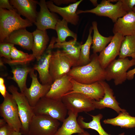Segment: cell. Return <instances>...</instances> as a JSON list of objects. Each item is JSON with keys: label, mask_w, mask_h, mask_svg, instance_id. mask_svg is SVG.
<instances>
[{"label": "cell", "mask_w": 135, "mask_h": 135, "mask_svg": "<svg viewBox=\"0 0 135 135\" xmlns=\"http://www.w3.org/2000/svg\"><path fill=\"white\" fill-rule=\"evenodd\" d=\"M8 89L13 96L18 106L22 125L20 132L24 135H28L30 124L35 115L32 107L30 104L24 94L18 92L16 87L11 85L8 86Z\"/></svg>", "instance_id": "5"}, {"label": "cell", "mask_w": 135, "mask_h": 135, "mask_svg": "<svg viewBox=\"0 0 135 135\" xmlns=\"http://www.w3.org/2000/svg\"><path fill=\"white\" fill-rule=\"evenodd\" d=\"M38 4L40 6V10L38 13L36 22L34 24L37 29L42 31L48 29L55 30L56 25L60 20L58 17L55 13L50 10L45 0H40Z\"/></svg>", "instance_id": "13"}, {"label": "cell", "mask_w": 135, "mask_h": 135, "mask_svg": "<svg viewBox=\"0 0 135 135\" xmlns=\"http://www.w3.org/2000/svg\"><path fill=\"white\" fill-rule=\"evenodd\" d=\"M14 131L8 124L0 127V135H11Z\"/></svg>", "instance_id": "34"}, {"label": "cell", "mask_w": 135, "mask_h": 135, "mask_svg": "<svg viewBox=\"0 0 135 135\" xmlns=\"http://www.w3.org/2000/svg\"><path fill=\"white\" fill-rule=\"evenodd\" d=\"M114 34H120L125 36L135 34V13L128 12L119 18L114 23L112 29Z\"/></svg>", "instance_id": "20"}, {"label": "cell", "mask_w": 135, "mask_h": 135, "mask_svg": "<svg viewBox=\"0 0 135 135\" xmlns=\"http://www.w3.org/2000/svg\"></svg>", "instance_id": "46"}, {"label": "cell", "mask_w": 135, "mask_h": 135, "mask_svg": "<svg viewBox=\"0 0 135 135\" xmlns=\"http://www.w3.org/2000/svg\"><path fill=\"white\" fill-rule=\"evenodd\" d=\"M82 44L77 41V39H74L67 42L56 43L54 48L61 49L71 60L74 67L78 66Z\"/></svg>", "instance_id": "22"}, {"label": "cell", "mask_w": 135, "mask_h": 135, "mask_svg": "<svg viewBox=\"0 0 135 135\" xmlns=\"http://www.w3.org/2000/svg\"><path fill=\"white\" fill-rule=\"evenodd\" d=\"M72 78L67 74L56 80L45 96L54 99H61L64 96L72 90Z\"/></svg>", "instance_id": "19"}, {"label": "cell", "mask_w": 135, "mask_h": 135, "mask_svg": "<svg viewBox=\"0 0 135 135\" xmlns=\"http://www.w3.org/2000/svg\"><path fill=\"white\" fill-rule=\"evenodd\" d=\"M26 65L16 66L13 68L11 72L13 74L12 77L9 78L14 80L17 84L20 92H23L27 88L26 82L28 74L32 68L27 66Z\"/></svg>", "instance_id": "29"}, {"label": "cell", "mask_w": 135, "mask_h": 135, "mask_svg": "<svg viewBox=\"0 0 135 135\" xmlns=\"http://www.w3.org/2000/svg\"><path fill=\"white\" fill-rule=\"evenodd\" d=\"M58 120L45 115H35L30 124L28 135H54L59 128Z\"/></svg>", "instance_id": "6"}, {"label": "cell", "mask_w": 135, "mask_h": 135, "mask_svg": "<svg viewBox=\"0 0 135 135\" xmlns=\"http://www.w3.org/2000/svg\"><path fill=\"white\" fill-rule=\"evenodd\" d=\"M54 47L53 45L49 44L33 68L34 70L38 71L40 81L42 84L51 85L53 83L49 74V65Z\"/></svg>", "instance_id": "16"}, {"label": "cell", "mask_w": 135, "mask_h": 135, "mask_svg": "<svg viewBox=\"0 0 135 135\" xmlns=\"http://www.w3.org/2000/svg\"><path fill=\"white\" fill-rule=\"evenodd\" d=\"M118 114L114 118L105 119L103 121V123L126 128L135 127V117L130 115L126 110Z\"/></svg>", "instance_id": "25"}, {"label": "cell", "mask_w": 135, "mask_h": 135, "mask_svg": "<svg viewBox=\"0 0 135 135\" xmlns=\"http://www.w3.org/2000/svg\"><path fill=\"white\" fill-rule=\"evenodd\" d=\"M68 116L63 122L61 126L58 128L54 135H72L80 134L84 131L79 126L77 120L78 114L68 110Z\"/></svg>", "instance_id": "23"}, {"label": "cell", "mask_w": 135, "mask_h": 135, "mask_svg": "<svg viewBox=\"0 0 135 135\" xmlns=\"http://www.w3.org/2000/svg\"><path fill=\"white\" fill-rule=\"evenodd\" d=\"M16 9L9 10L0 8V42L14 31L32 26L33 24L27 19L22 18Z\"/></svg>", "instance_id": "2"}, {"label": "cell", "mask_w": 135, "mask_h": 135, "mask_svg": "<svg viewBox=\"0 0 135 135\" xmlns=\"http://www.w3.org/2000/svg\"><path fill=\"white\" fill-rule=\"evenodd\" d=\"M118 56L120 58L130 57L135 60V34L124 36Z\"/></svg>", "instance_id": "30"}, {"label": "cell", "mask_w": 135, "mask_h": 135, "mask_svg": "<svg viewBox=\"0 0 135 135\" xmlns=\"http://www.w3.org/2000/svg\"><path fill=\"white\" fill-rule=\"evenodd\" d=\"M32 34L34 41L32 50V54L38 61L47 48L49 38L46 30L36 29Z\"/></svg>", "instance_id": "24"}, {"label": "cell", "mask_w": 135, "mask_h": 135, "mask_svg": "<svg viewBox=\"0 0 135 135\" xmlns=\"http://www.w3.org/2000/svg\"><path fill=\"white\" fill-rule=\"evenodd\" d=\"M83 1L80 0L64 7L58 6L54 4L52 0L46 2L47 6L51 12L59 14L68 23L77 25L79 20V16L77 14L78 7Z\"/></svg>", "instance_id": "15"}, {"label": "cell", "mask_w": 135, "mask_h": 135, "mask_svg": "<svg viewBox=\"0 0 135 135\" xmlns=\"http://www.w3.org/2000/svg\"><path fill=\"white\" fill-rule=\"evenodd\" d=\"M78 135H90L87 131H85L82 133L78 134Z\"/></svg>", "instance_id": "42"}, {"label": "cell", "mask_w": 135, "mask_h": 135, "mask_svg": "<svg viewBox=\"0 0 135 135\" xmlns=\"http://www.w3.org/2000/svg\"><path fill=\"white\" fill-rule=\"evenodd\" d=\"M33 41L32 33L25 28L14 31L6 38L3 42L17 45L24 49L30 50L32 49Z\"/></svg>", "instance_id": "21"}, {"label": "cell", "mask_w": 135, "mask_h": 135, "mask_svg": "<svg viewBox=\"0 0 135 135\" xmlns=\"http://www.w3.org/2000/svg\"><path fill=\"white\" fill-rule=\"evenodd\" d=\"M92 24L94 33L92 48L93 53L97 54L98 52H100L106 46L107 44L110 43L113 36L108 37L103 36L98 31L96 22H92Z\"/></svg>", "instance_id": "27"}, {"label": "cell", "mask_w": 135, "mask_h": 135, "mask_svg": "<svg viewBox=\"0 0 135 135\" xmlns=\"http://www.w3.org/2000/svg\"><path fill=\"white\" fill-rule=\"evenodd\" d=\"M97 54L90 56V62L82 66L72 67L68 74L76 81L84 84H90L106 80L105 69L101 66Z\"/></svg>", "instance_id": "1"}, {"label": "cell", "mask_w": 135, "mask_h": 135, "mask_svg": "<svg viewBox=\"0 0 135 135\" xmlns=\"http://www.w3.org/2000/svg\"><path fill=\"white\" fill-rule=\"evenodd\" d=\"M10 60H7L4 58V62L10 65H26L35 58L32 54H28L18 50L14 46L10 53Z\"/></svg>", "instance_id": "28"}, {"label": "cell", "mask_w": 135, "mask_h": 135, "mask_svg": "<svg viewBox=\"0 0 135 135\" xmlns=\"http://www.w3.org/2000/svg\"><path fill=\"white\" fill-rule=\"evenodd\" d=\"M92 117V120L88 122L84 121V118L82 116H80L77 119V122L80 126L82 128L91 129L96 131L99 135H111L107 133L102 126L100 120L103 116L100 114L94 116L89 114ZM118 135H125L123 132Z\"/></svg>", "instance_id": "26"}, {"label": "cell", "mask_w": 135, "mask_h": 135, "mask_svg": "<svg viewBox=\"0 0 135 135\" xmlns=\"http://www.w3.org/2000/svg\"><path fill=\"white\" fill-rule=\"evenodd\" d=\"M71 81L72 86V90L66 94L80 93L97 101H99L104 96V89L99 82L90 84H84L79 83L72 78Z\"/></svg>", "instance_id": "14"}, {"label": "cell", "mask_w": 135, "mask_h": 135, "mask_svg": "<svg viewBox=\"0 0 135 135\" xmlns=\"http://www.w3.org/2000/svg\"><path fill=\"white\" fill-rule=\"evenodd\" d=\"M0 105V114L6 122L16 132H20L22 125L16 102L12 94L7 91Z\"/></svg>", "instance_id": "8"}, {"label": "cell", "mask_w": 135, "mask_h": 135, "mask_svg": "<svg viewBox=\"0 0 135 135\" xmlns=\"http://www.w3.org/2000/svg\"><path fill=\"white\" fill-rule=\"evenodd\" d=\"M99 82L103 88L104 95L103 98L99 101L92 100L95 109L101 110L106 108H109L114 110L118 114L126 110L119 106L120 104L114 96L113 91L109 85L104 81Z\"/></svg>", "instance_id": "17"}, {"label": "cell", "mask_w": 135, "mask_h": 135, "mask_svg": "<svg viewBox=\"0 0 135 135\" xmlns=\"http://www.w3.org/2000/svg\"><path fill=\"white\" fill-rule=\"evenodd\" d=\"M22 134L20 132H16L14 131L11 135H22Z\"/></svg>", "instance_id": "43"}, {"label": "cell", "mask_w": 135, "mask_h": 135, "mask_svg": "<svg viewBox=\"0 0 135 135\" xmlns=\"http://www.w3.org/2000/svg\"><path fill=\"white\" fill-rule=\"evenodd\" d=\"M0 8H7L9 10H14L16 9L11 5L8 0H0Z\"/></svg>", "instance_id": "35"}, {"label": "cell", "mask_w": 135, "mask_h": 135, "mask_svg": "<svg viewBox=\"0 0 135 135\" xmlns=\"http://www.w3.org/2000/svg\"><path fill=\"white\" fill-rule=\"evenodd\" d=\"M4 80L2 78H0V92L4 98L6 96L7 91L4 84Z\"/></svg>", "instance_id": "36"}, {"label": "cell", "mask_w": 135, "mask_h": 135, "mask_svg": "<svg viewBox=\"0 0 135 135\" xmlns=\"http://www.w3.org/2000/svg\"><path fill=\"white\" fill-rule=\"evenodd\" d=\"M73 63L70 59L60 50L52 51L49 65V74L53 83L67 74Z\"/></svg>", "instance_id": "9"}, {"label": "cell", "mask_w": 135, "mask_h": 135, "mask_svg": "<svg viewBox=\"0 0 135 135\" xmlns=\"http://www.w3.org/2000/svg\"><path fill=\"white\" fill-rule=\"evenodd\" d=\"M14 44L8 42H2L0 44V57H4L7 60H10V53Z\"/></svg>", "instance_id": "33"}, {"label": "cell", "mask_w": 135, "mask_h": 135, "mask_svg": "<svg viewBox=\"0 0 135 135\" xmlns=\"http://www.w3.org/2000/svg\"><path fill=\"white\" fill-rule=\"evenodd\" d=\"M35 115H48L63 122L68 110L61 99L56 100L44 96L32 107Z\"/></svg>", "instance_id": "3"}, {"label": "cell", "mask_w": 135, "mask_h": 135, "mask_svg": "<svg viewBox=\"0 0 135 135\" xmlns=\"http://www.w3.org/2000/svg\"><path fill=\"white\" fill-rule=\"evenodd\" d=\"M124 37L120 34H114L108 46L100 52L98 55V59L103 68L105 69L119 56L122 43Z\"/></svg>", "instance_id": "12"}, {"label": "cell", "mask_w": 135, "mask_h": 135, "mask_svg": "<svg viewBox=\"0 0 135 135\" xmlns=\"http://www.w3.org/2000/svg\"><path fill=\"white\" fill-rule=\"evenodd\" d=\"M34 70L33 68H31L29 73L32 78L30 86L29 88H26L23 93L32 107L36 105L40 98L46 96L51 86V85L40 84L38 80L37 73H35Z\"/></svg>", "instance_id": "11"}, {"label": "cell", "mask_w": 135, "mask_h": 135, "mask_svg": "<svg viewBox=\"0 0 135 135\" xmlns=\"http://www.w3.org/2000/svg\"><path fill=\"white\" fill-rule=\"evenodd\" d=\"M132 11L134 12L135 13V6L134 7V8H133Z\"/></svg>", "instance_id": "45"}, {"label": "cell", "mask_w": 135, "mask_h": 135, "mask_svg": "<svg viewBox=\"0 0 135 135\" xmlns=\"http://www.w3.org/2000/svg\"><path fill=\"white\" fill-rule=\"evenodd\" d=\"M109 1L110 2H117L118 0H109Z\"/></svg>", "instance_id": "44"}, {"label": "cell", "mask_w": 135, "mask_h": 135, "mask_svg": "<svg viewBox=\"0 0 135 135\" xmlns=\"http://www.w3.org/2000/svg\"><path fill=\"white\" fill-rule=\"evenodd\" d=\"M90 1L96 7L98 5V4L97 0H90Z\"/></svg>", "instance_id": "41"}, {"label": "cell", "mask_w": 135, "mask_h": 135, "mask_svg": "<svg viewBox=\"0 0 135 135\" xmlns=\"http://www.w3.org/2000/svg\"><path fill=\"white\" fill-rule=\"evenodd\" d=\"M130 11L124 0H119L115 4L111 3L109 0H103L94 8L84 10H78V14L82 13H90L100 16L107 17L114 23Z\"/></svg>", "instance_id": "4"}, {"label": "cell", "mask_w": 135, "mask_h": 135, "mask_svg": "<svg viewBox=\"0 0 135 135\" xmlns=\"http://www.w3.org/2000/svg\"><path fill=\"white\" fill-rule=\"evenodd\" d=\"M68 23L66 21L62 19V20L60 19L56 24L55 29L58 36L56 38V43L65 42L66 38L68 36H71L74 39H77V34L69 29Z\"/></svg>", "instance_id": "31"}, {"label": "cell", "mask_w": 135, "mask_h": 135, "mask_svg": "<svg viewBox=\"0 0 135 135\" xmlns=\"http://www.w3.org/2000/svg\"><path fill=\"white\" fill-rule=\"evenodd\" d=\"M92 30V27L91 26L89 30V34L86 42L81 46L78 66L86 65L91 61L90 56V49L92 44V38L91 34Z\"/></svg>", "instance_id": "32"}, {"label": "cell", "mask_w": 135, "mask_h": 135, "mask_svg": "<svg viewBox=\"0 0 135 135\" xmlns=\"http://www.w3.org/2000/svg\"><path fill=\"white\" fill-rule=\"evenodd\" d=\"M124 1L130 11H132L135 6V0H124Z\"/></svg>", "instance_id": "38"}, {"label": "cell", "mask_w": 135, "mask_h": 135, "mask_svg": "<svg viewBox=\"0 0 135 135\" xmlns=\"http://www.w3.org/2000/svg\"><path fill=\"white\" fill-rule=\"evenodd\" d=\"M135 74V68L128 71L127 73V79L131 80L134 78Z\"/></svg>", "instance_id": "39"}, {"label": "cell", "mask_w": 135, "mask_h": 135, "mask_svg": "<svg viewBox=\"0 0 135 135\" xmlns=\"http://www.w3.org/2000/svg\"><path fill=\"white\" fill-rule=\"evenodd\" d=\"M10 3L20 14L24 17L32 24H34L38 12L36 5L38 1L34 0H10Z\"/></svg>", "instance_id": "18"}, {"label": "cell", "mask_w": 135, "mask_h": 135, "mask_svg": "<svg viewBox=\"0 0 135 135\" xmlns=\"http://www.w3.org/2000/svg\"><path fill=\"white\" fill-rule=\"evenodd\" d=\"M6 123H7L4 118L0 119V127L4 126Z\"/></svg>", "instance_id": "40"}, {"label": "cell", "mask_w": 135, "mask_h": 135, "mask_svg": "<svg viewBox=\"0 0 135 135\" xmlns=\"http://www.w3.org/2000/svg\"><path fill=\"white\" fill-rule=\"evenodd\" d=\"M62 100L68 111L78 114L94 110V106L92 99L82 94L72 93L64 96Z\"/></svg>", "instance_id": "10"}, {"label": "cell", "mask_w": 135, "mask_h": 135, "mask_svg": "<svg viewBox=\"0 0 135 135\" xmlns=\"http://www.w3.org/2000/svg\"><path fill=\"white\" fill-rule=\"evenodd\" d=\"M57 5H60L62 4H68L70 3H75L77 2L75 0H52Z\"/></svg>", "instance_id": "37"}, {"label": "cell", "mask_w": 135, "mask_h": 135, "mask_svg": "<svg viewBox=\"0 0 135 135\" xmlns=\"http://www.w3.org/2000/svg\"><path fill=\"white\" fill-rule=\"evenodd\" d=\"M135 65V60L128 58L115 59L105 69L106 80H113L115 85L122 84L127 79L128 70Z\"/></svg>", "instance_id": "7"}]
</instances>
